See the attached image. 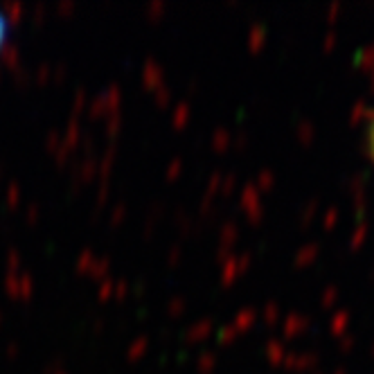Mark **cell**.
<instances>
[{
    "label": "cell",
    "instance_id": "6da1fadb",
    "mask_svg": "<svg viewBox=\"0 0 374 374\" xmlns=\"http://www.w3.org/2000/svg\"><path fill=\"white\" fill-rule=\"evenodd\" d=\"M368 147H370V154H372V160H374V120L368 129Z\"/></svg>",
    "mask_w": 374,
    "mask_h": 374
}]
</instances>
